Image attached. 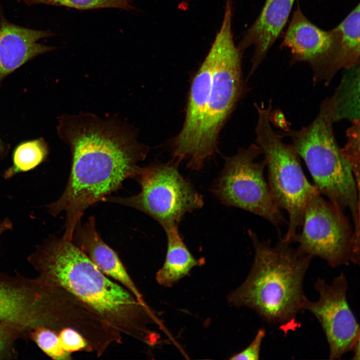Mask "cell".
Here are the masks:
<instances>
[{"label":"cell","instance_id":"cell-10","mask_svg":"<svg viewBox=\"0 0 360 360\" xmlns=\"http://www.w3.org/2000/svg\"><path fill=\"white\" fill-rule=\"evenodd\" d=\"M314 286L318 299L312 302L306 296L302 310L309 311L320 322L328 344L330 358L340 359L360 344V326L346 298V278L342 272L331 283L318 278Z\"/></svg>","mask_w":360,"mask_h":360},{"label":"cell","instance_id":"cell-24","mask_svg":"<svg viewBox=\"0 0 360 360\" xmlns=\"http://www.w3.org/2000/svg\"><path fill=\"white\" fill-rule=\"evenodd\" d=\"M20 330L10 324L0 322V357L14 340V336Z\"/></svg>","mask_w":360,"mask_h":360},{"label":"cell","instance_id":"cell-7","mask_svg":"<svg viewBox=\"0 0 360 360\" xmlns=\"http://www.w3.org/2000/svg\"><path fill=\"white\" fill-rule=\"evenodd\" d=\"M170 161L140 168L135 178L140 192L130 197H106L104 201L138 210L152 217L162 227L176 224L184 215L200 208L203 196Z\"/></svg>","mask_w":360,"mask_h":360},{"label":"cell","instance_id":"cell-14","mask_svg":"<svg viewBox=\"0 0 360 360\" xmlns=\"http://www.w3.org/2000/svg\"><path fill=\"white\" fill-rule=\"evenodd\" d=\"M48 32L28 28L6 20L0 23V83L8 74L34 58L54 48L39 42L51 36Z\"/></svg>","mask_w":360,"mask_h":360},{"label":"cell","instance_id":"cell-17","mask_svg":"<svg viewBox=\"0 0 360 360\" xmlns=\"http://www.w3.org/2000/svg\"><path fill=\"white\" fill-rule=\"evenodd\" d=\"M332 94L335 104L334 122L360 120V64L348 70Z\"/></svg>","mask_w":360,"mask_h":360},{"label":"cell","instance_id":"cell-9","mask_svg":"<svg viewBox=\"0 0 360 360\" xmlns=\"http://www.w3.org/2000/svg\"><path fill=\"white\" fill-rule=\"evenodd\" d=\"M302 230L290 243L312 258H320L332 268L359 264L360 254L353 244V228L344 212L318 192L308 198L305 207Z\"/></svg>","mask_w":360,"mask_h":360},{"label":"cell","instance_id":"cell-23","mask_svg":"<svg viewBox=\"0 0 360 360\" xmlns=\"http://www.w3.org/2000/svg\"><path fill=\"white\" fill-rule=\"evenodd\" d=\"M264 328H260L251 343L243 350L234 355L230 360H256L260 358V347L266 336Z\"/></svg>","mask_w":360,"mask_h":360},{"label":"cell","instance_id":"cell-11","mask_svg":"<svg viewBox=\"0 0 360 360\" xmlns=\"http://www.w3.org/2000/svg\"><path fill=\"white\" fill-rule=\"evenodd\" d=\"M342 37L338 25L324 30L312 23L298 4L293 13L281 47L290 52V64L304 62L310 67L315 84L328 86L333 78L332 63L338 53Z\"/></svg>","mask_w":360,"mask_h":360},{"label":"cell","instance_id":"cell-4","mask_svg":"<svg viewBox=\"0 0 360 360\" xmlns=\"http://www.w3.org/2000/svg\"><path fill=\"white\" fill-rule=\"evenodd\" d=\"M248 235L254 250L251 270L244 282L228 297L233 305L255 310L264 320L284 332L300 324L298 313L306 297L304 278L312 257L281 238L272 244L261 241L252 230Z\"/></svg>","mask_w":360,"mask_h":360},{"label":"cell","instance_id":"cell-20","mask_svg":"<svg viewBox=\"0 0 360 360\" xmlns=\"http://www.w3.org/2000/svg\"><path fill=\"white\" fill-rule=\"evenodd\" d=\"M30 335L38 346L51 358L54 360L72 359V354L63 349L58 334L55 330L40 326L33 330Z\"/></svg>","mask_w":360,"mask_h":360},{"label":"cell","instance_id":"cell-26","mask_svg":"<svg viewBox=\"0 0 360 360\" xmlns=\"http://www.w3.org/2000/svg\"><path fill=\"white\" fill-rule=\"evenodd\" d=\"M12 228V223L8 219H5L0 223V236L6 231Z\"/></svg>","mask_w":360,"mask_h":360},{"label":"cell","instance_id":"cell-2","mask_svg":"<svg viewBox=\"0 0 360 360\" xmlns=\"http://www.w3.org/2000/svg\"><path fill=\"white\" fill-rule=\"evenodd\" d=\"M232 14L224 13L220 28L194 76L183 126L171 142L172 160L199 170L218 150L220 132L245 90L242 51L234 44Z\"/></svg>","mask_w":360,"mask_h":360},{"label":"cell","instance_id":"cell-16","mask_svg":"<svg viewBox=\"0 0 360 360\" xmlns=\"http://www.w3.org/2000/svg\"><path fill=\"white\" fill-rule=\"evenodd\" d=\"M360 10L358 4L338 24L342 37L332 66L333 78L340 70H348L360 64Z\"/></svg>","mask_w":360,"mask_h":360},{"label":"cell","instance_id":"cell-5","mask_svg":"<svg viewBox=\"0 0 360 360\" xmlns=\"http://www.w3.org/2000/svg\"><path fill=\"white\" fill-rule=\"evenodd\" d=\"M335 104L332 95L320 104L318 113L308 126L288 129L282 136L304 162L320 194L343 212L348 208L354 222V231L360 230V188L334 136Z\"/></svg>","mask_w":360,"mask_h":360},{"label":"cell","instance_id":"cell-6","mask_svg":"<svg viewBox=\"0 0 360 360\" xmlns=\"http://www.w3.org/2000/svg\"><path fill=\"white\" fill-rule=\"evenodd\" d=\"M254 106L258 113L255 142L264 156L268 184L272 198L280 209L288 213V230L281 239L290 243L302 226L309 197L318 191L306 179L293 146L285 142L282 135L272 128L270 120L272 100L267 106L256 103Z\"/></svg>","mask_w":360,"mask_h":360},{"label":"cell","instance_id":"cell-13","mask_svg":"<svg viewBox=\"0 0 360 360\" xmlns=\"http://www.w3.org/2000/svg\"><path fill=\"white\" fill-rule=\"evenodd\" d=\"M296 0H266L254 22L238 45L242 52L252 46L250 76L264 60L286 25Z\"/></svg>","mask_w":360,"mask_h":360},{"label":"cell","instance_id":"cell-3","mask_svg":"<svg viewBox=\"0 0 360 360\" xmlns=\"http://www.w3.org/2000/svg\"><path fill=\"white\" fill-rule=\"evenodd\" d=\"M44 284L74 296L120 332L152 345L156 334L149 324L157 322L125 288L102 272L72 240L52 238L29 258Z\"/></svg>","mask_w":360,"mask_h":360},{"label":"cell","instance_id":"cell-22","mask_svg":"<svg viewBox=\"0 0 360 360\" xmlns=\"http://www.w3.org/2000/svg\"><path fill=\"white\" fill-rule=\"evenodd\" d=\"M58 336L63 349L70 354L78 351L93 352L86 340L73 328L61 330L58 333Z\"/></svg>","mask_w":360,"mask_h":360},{"label":"cell","instance_id":"cell-18","mask_svg":"<svg viewBox=\"0 0 360 360\" xmlns=\"http://www.w3.org/2000/svg\"><path fill=\"white\" fill-rule=\"evenodd\" d=\"M48 146L42 138L24 142L16 146L12 154V165L4 174L5 178L32 170L43 162L48 156Z\"/></svg>","mask_w":360,"mask_h":360},{"label":"cell","instance_id":"cell-12","mask_svg":"<svg viewBox=\"0 0 360 360\" xmlns=\"http://www.w3.org/2000/svg\"><path fill=\"white\" fill-rule=\"evenodd\" d=\"M72 241L102 272L116 280L142 306L150 309L116 252L103 241L98 232L93 216L84 224L80 222L77 224Z\"/></svg>","mask_w":360,"mask_h":360},{"label":"cell","instance_id":"cell-8","mask_svg":"<svg viewBox=\"0 0 360 360\" xmlns=\"http://www.w3.org/2000/svg\"><path fill=\"white\" fill-rule=\"evenodd\" d=\"M262 151L256 144L240 148L224 158V167L212 191L224 204L260 216L278 226L286 222L264 179V160L256 162Z\"/></svg>","mask_w":360,"mask_h":360},{"label":"cell","instance_id":"cell-25","mask_svg":"<svg viewBox=\"0 0 360 360\" xmlns=\"http://www.w3.org/2000/svg\"><path fill=\"white\" fill-rule=\"evenodd\" d=\"M274 112H271L270 120H272L275 124L281 128L284 131L288 130L285 118L282 112L278 110Z\"/></svg>","mask_w":360,"mask_h":360},{"label":"cell","instance_id":"cell-27","mask_svg":"<svg viewBox=\"0 0 360 360\" xmlns=\"http://www.w3.org/2000/svg\"><path fill=\"white\" fill-rule=\"evenodd\" d=\"M6 150V148L0 137V159L5 156Z\"/></svg>","mask_w":360,"mask_h":360},{"label":"cell","instance_id":"cell-21","mask_svg":"<svg viewBox=\"0 0 360 360\" xmlns=\"http://www.w3.org/2000/svg\"><path fill=\"white\" fill-rule=\"evenodd\" d=\"M360 120L352 122V126L346 132V144L344 148H340L342 152L352 170L358 188H360Z\"/></svg>","mask_w":360,"mask_h":360},{"label":"cell","instance_id":"cell-1","mask_svg":"<svg viewBox=\"0 0 360 360\" xmlns=\"http://www.w3.org/2000/svg\"><path fill=\"white\" fill-rule=\"evenodd\" d=\"M57 130L70 149L72 167L62 195L47 208L53 216L65 212L62 237L72 240L85 210L135 178L149 148L131 126L89 112L61 116Z\"/></svg>","mask_w":360,"mask_h":360},{"label":"cell","instance_id":"cell-19","mask_svg":"<svg viewBox=\"0 0 360 360\" xmlns=\"http://www.w3.org/2000/svg\"><path fill=\"white\" fill-rule=\"evenodd\" d=\"M27 4H44L86 10L116 8L127 10L134 9V0H20Z\"/></svg>","mask_w":360,"mask_h":360},{"label":"cell","instance_id":"cell-15","mask_svg":"<svg viewBox=\"0 0 360 360\" xmlns=\"http://www.w3.org/2000/svg\"><path fill=\"white\" fill-rule=\"evenodd\" d=\"M167 237V250L163 266L156 274L158 283L170 287L186 276L194 266L204 263L196 259L183 241L178 225L172 224L164 228Z\"/></svg>","mask_w":360,"mask_h":360}]
</instances>
